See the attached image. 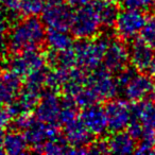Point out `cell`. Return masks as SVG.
<instances>
[{"label": "cell", "mask_w": 155, "mask_h": 155, "mask_svg": "<svg viewBox=\"0 0 155 155\" xmlns=\"http://www.w3.org/2000/svg\"><path fill=\"white\" fill-rule=\"evenodd\" d=\"M45 25L36 16H27L13 26L8 36V48L13 53L38 49L46 39Z\"/></svg>", "instance_id": "obj_1"}, {"label": "cell", "mask_w": 155, "mask_h": 155, "mask_svg": "<svg viewBox=\"0 0 155 155\" xmlns=\"http://www.w3.org/2000/svg\"><path fill=\"white\" fill-rule=\"evenodd\" d=\"M110 41L112 38L107 34L80 39L73 46L77 55V66L86 71H91L100 67Z\"/></svg>", "instance_id": "obj_2"}, {"label": "cell", "mask_w": 155, "mask_h": 155, "mask_svg": "<svg viewBox=\"0 0 155 155\" xmlns=\"http://www.w3.org/2000/svg\"><path fill=\"white\" fill-rule=\"evenodd\" d=\"M101 27V20L91 1V3L78 8L77 11H74L69 31L75 38L86 39L97 36Z\"/></svg>", "instance_id": "obj_3"}, {"label": "cell", "mask_w": 155, "mask_h": 155, "mask_svg": "<svg viewBox=\"0 0 155 155\" xmlns=\"http://www.w3.org/2000/svg\"><path fill=\"white\" fill-rule=\"evenodd\" d=\"M86 86L95 91L100 101L113 99L119 91L116 78L113 77V73L102 65L87 74Z\"/></svg>", "instance_id": "obj_4"}, {"label": "cell", "mask_w": 155, "mask_h": 155, "mask_svg": "<svg viewBox=\"0 0 155 155\" xmlns=\"http://www.w3.org/2000/svg\"><path fill=\"white\" fill-rule=\"evenodd\" d=\"M146 16L139 10L124 9L119 12L115 22V31L122 41H133L143 28Z\"/></svg>", "instance_id": "obj_5"}, {"label": "cell", "mask_w": 155, "mask_h": 155, "mask_svg": "<svg viewBox=\"0 0 155 155\" xmlns=\"http://www.w3.org/2000/svg\"><path fill=\"white\" fill-rule=\"evenodd\" d=\"M45 65V53L39 52L38 49L17 52L7 60L8 70L13 71L21 78L27 77L29 73L36 69L43 68Z\"/></svg>", "instance_id": "obj_6"}, {"label": "cell", "mask_w": 155, "mask_h": 155, "mask_svg": "<svg viewBox=\"0 0 155 155\" xmlns=\"http://www.w3.org/2000/svg\"><path fill=\"white\" fill-rule=\"evenodd\" d=\"M73 13L74 10L69 3L48 2L41 12V21L49 29L69 31Z\"/></svg>", "instance_id": "obj_7"}, {"label": "cell", "mask_w": 155, "mask_h": 155, "mask_svg": "<svg viewBox=\"0 0 155 155\" xmlns=\"http://www.w3.org/2000/svg\"><path fill=\"white\" fill-rule=\"evenodd\" d=\"M34 116L37 120L48 124L60 125L61 99L56 91L45 87L41 91V97L34 107Z\"/></svg>", "instance_id": "obj_8"}, {"label": "cell", "mask_w": 155, "mask_h": 155, "mask_svg": "<svg viewBox=\"0 0 155 155\" xmlns=\"http://www.w3.org/2000/svg\"><path fill=\"white\" fill-rule=\"evenodd\" d=\"M104 110L107 119L108 131L115 133L127 129L131 120V105H129L127 100L115 98L107 100Z\"/></svg>", "instance_id": "obj_9"}, {"label": "cell", "mask_w": 155, "mask_h": 155, "mask_svg": "<svg viewBox=\"0 0 155 155\" xmlns=\"http://www.w3.org/2000/svg\"><path fill=\"white\" fill-rule=\"evenodd\" d=\"M129 62V48L125 46L124 41L112 39L104 54L102 66L112 73L117 74L127 66Z\"/></svg>", "instance_id": "obj_10"}, {"label": "cell", "mask_w": 155, "mask_h": 155, "mask_svg": "<svg viewBox=\"0 0 155 155\" xmlns=\"http://www.w3.org/2000/svg\"><path fill=\"white\" fill-rule=\"evenodd\" d=\"M80 119L94 136H102L107 131V119L104 107L98 103L84 107Z\"/></svg>", "instance_id": "obj_11"}, {"label": "cell", "mask_w": 155, "mask_h": 155, "mask_svg": "<svg viewBox=\"0 0 155 155\" xmlns=\"http://www.w3.org/2000/svg\"><path fill=\"white\" fill-rule=\"evenodd\" d=\"M154 91V82L150 75L138 72L123 88V95L127 101L138 102L146 100Z\"/></svg>", "instance_id": "obj_12"}, {"label": "cell", "mask_w": 155, "mask_h": 155, "mask_svg": "<svg viewBox=\"0 0 155 155\" xmlns=\"http://www.w3.org/2000/svg\"><path fill=\"white\" fill-rule=\"evenodd\" d=\"M64 136L68 143L74 148H87L91 142L93 134L87 130L80 117L64 125Z\"/></svg>", "instance_id": "obj_13"}, {"label": "cell", "mask_w": 155, "mask_h": 155, "mask_svg": "<svg viewBox=\"0 0 155 155\" xmlns=\"http://www.w3.org/2000/svg\"><path fill=\"white\" fill-rule=\"evenodd\" d=\"M153 56V49L148 44L144 43L141 38H134L129 47V60L134 68L137 69L139 72L147 71Z\"/></svg>", "instance_id": "obj_14"}, {"label": "cell", "mask_w": 155, "mask_h": 155, "mask_svg": "<svg viewBox=\"0 0 155 155\" xmlns=\"http://www.w3.org/2000/svg\"><path fill=\"white\" fill-rule=\"evenodd\" d=\"M58 133L60 132H58V125L48 124V123L36 120L30 127L25 131L24 134L29 146L33 148V147L44 144L47 140L51 139Z\"/></svg>", "instance_id": "obj_15"}, {"label": "cell", "mask_w": 155, "mask_h": 155, "mask_svg": "<svg viewBox=\"0 0 155 155\" xmlns=\"http://www.w3.org/2000/svg\"><path fill=\"white\" fill-rule=\"evenodd\" d=\"M22 87V79L11 70L0 75V104H10Z\"/></svg>", "instance_id": "obj_16"}, {"label": "cell", "mask_w": 155, "mask_h": 155, "mask_svg": "<svg viewBox=\"0 0 155 155\" xmlns=\"http://www.w3.org/2000/svg\"><path fill=\"white\" fill-rule=\"evenodd\" d=\"M87 71L82 69L81 67H72L68 70V75L61 87V91H63L64 96L74 97L83 87L86 85Z\"/></svg>", "instance_id": "obj_17"}, {"label": "cell", "mask_w": 155, "mask_h": 155, "mask_svg": "<svg viewBox=\"0 0 155 155\" xmlns=\"http://www.w3.org/2000/svg\"><path fill=\"white\" fill-rule=\"evenodd\" d=\"M107 142L110 153L127 154L135 152L136 150V140L130 135L129 132H115L107 139Z\"/></svg>", "instance_id": "obj_18"}, {"label": "cell", "mask_w": 155, "mask_h": 155, "mask_svg": "<svg viewBox=\"0 0 155 155\" xmlns=\"http://www.w3.org/2000/svg\"><path fill=\"white\" fill-rule=\"evenodd\" d=\"M2 148L5 150V153L7 154H25L28 152L29 143L27 141L25 134L20 133V131L12 130V131L5 133Z\"/></svg>", "instance_id": "obj_19"}, {"label": "cell", "mask_w": 155, "mask_h": 155, "mask_svg": "<svg viewBox=\"0 0 155 155\" xmlns=\"http://www.w3.org/2000/svg\"><path fill=\"white\" fill-rule=\"evenodd\" d=\"M45 43L48 48L55 51H63L73 47V39L71 33L68 31L56 30V29H49L46 32Z\"/></svg>", "instance_id": "obj_20"}, {"label": "cell", "mask_w": 155, "mask_h": 155, "mask_svg": "<svg viewBox=\"0 0 155 155\" xmlns=\"http://www.w3.org/2000/svg\"><path fill=\"white\" fill-rule=\"evenodd\" d=\"M93 3L98 12L102 27L107 29L113 28L119 14L116 3L106 0H93Z\"/></svg>", "instance_id": "obj_21"}, {"label": "cell", "mask_w": 155, "mask_h": 155, "mask_svg": "<svg viewBox=\"0 0 155 155\" xmlns=\"http://www.w3.org/2000/svg\"><path fill=\"white\" fill-rule=\"evenodd\" d=\"M73 148L68 143L65 136L58 133L56 136L51 139L47 140L43 144V153L49 155H58V154H72Z\"/></svg>", "instance_id": "obj_22"}, {"label": "cell", "mask_w": 155, "mask_h": 155, "mask_svg": "<svg viewBox=\"0 0 155 155\" xmlns=\"http://www.w3.org/2000/svg\"><path fill=\"white\" fill-rule=\"evenodd\" d=\"M79 118V105L74 98L64 96L61 99V112H60V125L64 127L70 121Z\"/></svg>", "instance_id": "obj_23"}, {"label": "cell", "mask_w": 155, "mask_h": 155, "mask_svg": "<svg viewBox=\"0 0 155 155\" xmlns=\"http://www.w3.org/2000/svg\"><path fill=\"white\" fill-rule=\"evenodd\" d=\"M44 0H18V11L22 16H36L45 8Z\"/></svg>", "instance_id": "obj_24"}, {"label": "cell", "mask_w": 155, "mask_h": 155, "mask_svg": "<svg viewBox=\"0 0 155 155\" xmlns=\"http://www.w3.org/2000/svg\"><path fill=\"white\" fill-rule=\"evenodd\" d=\"M73 98H74L75 102H77V104L79 105V107H82V108L91 106V105H93V104H96L100 101V99L95 94V91L89 88V87H87L86 85H85Z\"/></svg>", "instance_id": "obj_25"}, {"label": "cell", "mask_w": 155, "mask_h": 155, "mask_svg": "<svg viewBox=\"0 0 155 155\" xmlns=\"http://www.w3.org/2000/svg\"><path fill=\"white\" fill-rule=\"evenodd\" d=\"M140 36L144 43L153 50L155 49V15H151L146 19L143 28L140 31Z\"/></svg>", "instance_id": "obj_26"}, {"label": "cell", "mask_w": 155, "mask_h": 155, "mask_svg": "<svg viewBox=\"0 0 155 155\" xmlns=\"http://www.w3.org/2000/svg\"><path fill=\"white\" fill-rule=\"evenodd\" d=\"M36 120L37 119L35 118L34 114H31V112L22 113L18 116L14 117V120L11 122L10 127H13V130H16V131L25 132Z\"/></svg>", "instance_id": "obj_27"}, {"label": "cell", "mask_w": 155, "mask_h": 155, "mask_svg": "<svg viewBox=\"0 0 155 155\" xmlns=\"http://www.w3.org/2000/svg\"><path fill=\"white\" fill-rule=\"evenodd\" d=\"M139 71L137 70L136 68H134L133 66L129 67H124L121 71H119L117 73V77H116V82L118 84L119 89H123L127 84L130 83V81L135 77Z\"/></svg>", "instance_id": "obj_28"}, {"label": "cell", "mask_w": 155, "mask_h": 155, "mask_svg": "<svg viewBox=\"0 0 155 155\" xmlns=\"http://www.w3.org/2000/svg\"><path fill=\"white\" fill-rule=\"evenodd\" d=\"M124 9H132V10H147L154 5L155 0H119Z\"/></svg>", "instance_id": "obj_29"}, {"label": "cell", "mask_w": 155, "mask_h": 155, "mask_svg": "<svg viewBox=\"0 0 155 155\" xmlns=\"http://www.w3.org/2000/svg\"><path fill=\"white\" fill-rule=\"evenodd\" d=\"M87 151L88 153L91 154H106L110 152V148H108V142L107 139H100L91 140V143L87 146Z\"/></svg>", "instance_id": "obj_30"}, {"label": "cell", "mask_w": 155, "mask_h": 155, "mask_svg": "<svg viewBox=\"0 0 155 155\" xmlns=\"http://www.w3.org/2000/svg\"><path fill=\"white\" fill-rule=\"evenodd\" d=\"M11 26L8 20L5 10L0 5V49L5 48V34H7L8 28Z\"/></svg>", "instance_id": "obj_31"}, {"label": "cell", "mask_w": 155, "mask_h": 155, "mask_svg": "<svg viewBox=\"0 0 155 155\" xmlns=\"http://www.w3.org/2000/svg\"><path fill=\"white\" fill-rule=\"evenodd\" d=\"M12 115L9 112V108L5 105L0 104V129H8L12 122Z\"/></svg>", "instance_id": "obj_32"}, {"label": "cell", "mask_w": 155, "mask_h": 155, "mask_svg": "<svg viewBox=\"0 0 155 155\" xmlns=\"http://www.w3.org/2000/svg\"><path fill=\"white\" fill-rule=\"evenodd\" d=\"M0 5L8 11H18V0H0Z\"/></svg>", "instance_id": "obj_33"}, {"label": "cell", "mask_w": 155, "mask_h": 155, "mask_svg": "<svg viewBox=\"0 0 155 155\" xmlns=\"http://www.w3.org/2000/svg\"><path fill=\"white\" fill-rule=\"evenodd\" d=\"M67 1H68V3L72 8L78 9V8L83 7V5H88V3H91L93 0H67Z\"/></svg>", "instance_id": "obj_34"}, {"label": "cell", "mask_w": 155, "mask_h": 155, "mask_svg": "<svg viewBox=\"0 0 155 155\" xmlns=\"http://www.w3.org/2000/svg\"><path fill=\"white\" fill-rule=\"evenodd\" d=\"M147 71L149 72V74H151L152 77H155V54H154V56H153L152 61H151V64Z\"/></svg>", "instance_id": "obj_35"}, {"label": "cell", "mask_w": 155, "mask_h": 155, "mask_svg": "<svg viewBox=\"0 0 155 155\" xmlns=\"http://www.w3.org/2000/svg\"><path fill=\"white\" fill-rule=\"evenodd\" d=\"M5 133L3 132L2 129H0V154H3L5 153V150L2 148V143H3V139H5Z\"/></svg>", "instance_id": "obj_36"}, {"label": "cell", "mask_w": 155, "mask_h": 155, "mask_svg": "<svg viewBox=\"0 0 155 155\" xmlns=\"http://www.w3.org/2000/svg\"><path fill=\"white\" fill-rule=\"evenodd\" d=\"M106 1H110V2H115V3H116V2H118L119 0H106Z\"/></svg>", "instance_id": "obj_37"}, {"label": "cell", "mask_w": 155, "mask_h": 155, "mask_svg": "<svg viewBox=\"0 0 155 155\" xmlns=\"http://www.w3.org/2000/svg\"><path fill=\"white\" fill-rule=\"evenodd\" d=\"M152 153H154V154H155V144H154V147H153V151H152Z\"/></svg>", "instance_id": "obj_38"}, {"label": "cell", "mask_w": 155, "mask_h": 155, "mask_svg": "<svg viewBox=\"0 0 155 155\" xmlns=\"http://www.w3.org/2000/svg\"><path fill=\"white\" fill-rule=\"evenodd\" d=\"M153 93H154V95H155V83H154V91H153Z\"/></svg>", "instance_id": "obj_39"}]
</instances>
